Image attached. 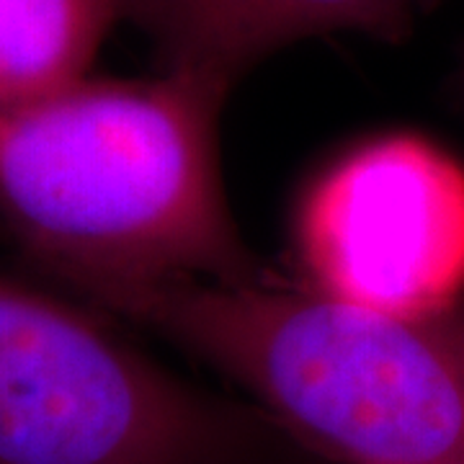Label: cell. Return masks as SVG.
Returning a JSON list of instances; mask_svg holds the SVG:
<instances>
[{"instance_id":"1","label":"cell","mask_w":464,"mask_h":464,"mask_svg":"<svg viewBox=\"0 0 464 464\" xmlns=\"http://www.w3.org/2000/svg\"><path fill=\"white\" fill-rule=\"evenodd\" d=\"M230 88L163 70L83 78L0 109V225L78 299L152 279L264 284L230 215L219 114Z\"/></svg>"},{"instance_id":"6","label":"cell","mask_w":464,"mask_h":464,"mask_svg":"<svg viewBox=\"0 0 464 464\" xmlns=\"http://www.w3.org/2000/svg\"><path fill=\"white\" fill-rule=\"evenodd\" d=\"M121 0H0V109L88 78Z\"/></svg>"},{"instance_id":"3","label":"cell","mask_w":464,"mask_h":464,"mask_svg":"<svg viewBox=\"0 0 464 464\" xmlns=\"http://www.w3.org/2000/svg\"><path fill=\"white\" fill-rule=\"evenodd\" d=\"M0 464H328L81 299L0 274Z\"/></svg>"},{"instance_id":"4","label":"cell","mask_w":464,"mask_h":464,"mask_svg":"<svg viewBox=\"0 0 464 464\" xmlns=\"http://www.w3.org/2000/svg\"><path fill=\"white\" fill-rule=\"evenodd\" d=\"M307 289L387 315L464 302V166L418 132H384L341 155L299 204Z\"/></svg>"},{"instance_id":"2","label":"cell","mask_w":464,"mask_h":464,"mask_svg":"<svg viewBox=\"0 0 464 464\" xmlns=\"http://www.w3.org/2000/svg\"><path fill=\"white\" fill-rule=\"evenodd\" d=\"M85 304L217 369L323 462L464 464V302L402 317L276 279H152Z\"/></svg>"},{"instance_id":"5","label":"cell","mask_w":464,"mask_h":464,"mask_svg":"<svg viewBox=\"0 0 464 464\" xmlns=\"http://www.w3.org/2000/svg\"><path fill=\"white\" fill-rule=\"evenodd\" d=\"M433 0H121L163 70L232 88L250 67L302 39L364 32L398 39Z\"/></svg>"},{"instance_id":"7","label":"cell","mask_w":464,"mask_h":464,"mask_svg":"<svg viewBox=\"0 0 464 464\" xmlns=\"http://www.w3.org/2000/svg\"><path fill=\"white\" fill-rule=\"evenodd\" d=\"M462 91H464V67H462Z\"/></svg>"}]
</instances>
